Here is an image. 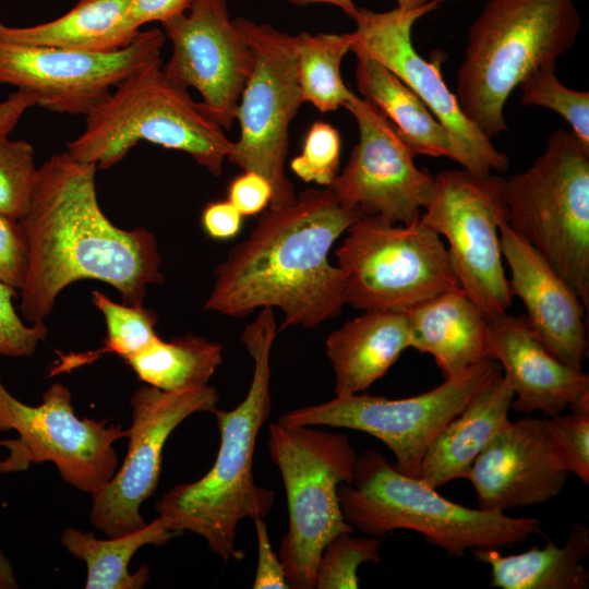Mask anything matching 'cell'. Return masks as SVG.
<instances>
[{
  "label": "cell",
  "instance_id": "obj_1",
  "mask_svg": "<svg viewBox=\"0 0 589 589\" xmlns=\"http://www.w3.org/2000/svg\"><path fill=\"white\" fill-rule=\"evenodd\" d=\"M96 169L68 152L37 169L19 219L28 250L19 310L29 324L44 322L59 293L81 279L109 284L131 305H143L147 287L164 280L154 233L144 227L121 229L101 211Z\"/></svg>",
  "mask_w": 589,
  "mask_h": 589
},
{
  "label": "cell",
  "instance_id": "obj_2",
  "mask_svg": "<svg viewBox=\"0 0 589 589\" xmlns=\"http://www.w3.org/2000/svg\"><path fill=\"white\" fill-rule=\"evenodd\" d=\"M362 216L341 205L328 187L304 190L292 204L268 208L216 267L204 309L243 317L259 308H278L280 329L314 328L337 316L346 304L345 276L328 254Z\"/></svg>",
  "mask_w": 589,
  "mask_h": 589
},
{
  "label": "cell",
  "instance_id": "obj_3",
  "mask_svg": "<svg viewBox=\"0 0 589 589\" xmlns=\"http://www.w3.org/2000/svg\"><path fill=\"white\" fill-rule=\"evenodd\" d=\"M276 335L273 308H262L241 335L253 360L247 396L229 411L213 412L220 433L214 465L199 480L176 484L156 503L158 518L168 530L201 536L225 562L244 557L236 546L239 522L264 518L274 504V492L254 481L253 457L259 432L272 410L269 359Z\"/></svg>",
  "mask_w": 589,
  "mask_h": 589
},
{
  "label": "cell",
  "instance_id": "obj_4",
  "mask_svg": "<svg viewBox=\"0 0 589 589\" xmlns=\"http://www.w3.org/2000/svg\"><path fill=\"white\" fill-rule=\"evenodd\" d=\"M581 19L574 0H489L469 27L456 97L484 136L507 130L509 95L576 43Z\"/></svg>",
  "mask_w": 589,
  "mask_h": 589
},
{
  "label": "cell",
  "instance_id": "obj_5",
  "mask_svg": "<svg viewBox=\"0 0 589 589\" xmlns=\"http://www.w3.org/2000/svg\"><path fill=\"white\" fill-rule=\"evenodd\" d=\"M338 498L354 530L377 538L397 529L413 530L456 557L468 550L510 546L533 534L545 536L539 519L454 503L373 449L358 456L352 482L339 484Z\"/></svg>",
  "mask_w": 589,
  "mask_h": 589
},
{
  "label": "cell",
  "instance_id": "obj_6",
  "mask_svg": "<svg viewBox=\"0 0 589 589\" xmlns=\"http://www.w3.org/2000/svg\"><path fill=\"white\" fill-rule=\"evenodd\" d=\"M85 130L67 145L76 160L108 169L141 141L187 153L220 176L232 141L188 89L173 83L161 62L121 82L86 116Z\"/></svg>",
  "mask_w": 589,
  "mask_h": 589
},
{
  "label": "cell",
  "instance_id": "obj_7",
  "mask_svg": "<svg viewBox=\"0 0 589 589\" xmlns=\"http://www.w3.org/2000/svg\"><path fill=\"white\" fill-rule=\"evenodd\" d=\"M507 225L538 252L589 306V147L556 130L544 152L505 179Z\"/></svg>",
  "mask_w": 589,
  "mask_h": 589
},
{
  "label": "cell",
  "instance_id": "obj_8",
  "mask_svg": "<svg viewBox=\"0 0 589 589\" xmlns=\"http://www.w3.org/2000/svg\"><path fill=\"white\" fill-rule=\"evenodd\" d=\"M267 447L283 478L289 514L278 556L290 588L314 589L326 544L339 533L354 532L344 518L338 486L351 484L358 455L345 434L280 422L269 424Z\"/></svg>",
  "mask_w": 589,
  "mask_h": 589
},
{
  "label": "cell",
  "instance_id": "obj_9",
  "mask_svg": "<svg viewBox=\"0 0 589 589\" xmlns=\"http://www.w3.org/2000/svg\"><path fill=\"white\" fill-rule=\"evenodd\" d=\"M335 252L345 301L362 311H408L459 286L441 236L420 218L409 225L362 216Z\"/></svg>",
  "mask_w": 589,
  "mask_h": 589
},
{
  "label": "cell",
  "instance_id": "obj_10",
  "mask_svg": "<svg viewBox=\"0 0 589 589\" xmlns=\"http://www.w3.org/2000/svg\"><path fill=\"white\" fill-rule=\"evenodd\" d=\"M11 430L17 437L4 440L9 453L0 460V473L52 462L64 482L92 496L113 477L119 465L113 444L128 436V430L106 419L79 417L62 383L50 385L40 405L29 406L5 387L0 374V432Z\"/></svg>",
  "mask_w": 589,
  "mask_h": 589
},
{
  "label": "cell",
  "instance_id": "obj_11",
  "mask_svg": "<svg viewBox=\"0 0 589 589\" xmlns=\"http://www.w3.org/2000/svg\"><path fill=\"white\" fill-rule=\"evenodd\" d=\"M233 21L252 51L253 65L237 109L240 135L227 159L263 176L272 187L269 208H280L297 200L285 170L289 125L303 103L293 36L244 17Z\"/></svg>",
  "mask_w": 589,
  "mask_h": 589
},
{
  "label": "cell",
  "instance_id": "obj_12",
  "mask_svg": "<svg viewBox=\"0 0 589 589\" xmlns=\"http://www.w3.org/2000/svg\"><path fill=\"white\" fill-rule=\"evenodd\" d=\"M433 179L420 220L445 237L459 287L486 318L506 313L513 296L500 242V225L507 221L505 178L462 168Z\"/></svg>",
  "mask_w": 589,
  "mask_h": 589
},
{
  "label": "cell",
  "instance_id": "obj_13",
  "mask_svg": "<svg viewBox=\"0 0 589 589\" xmlns=\"http://www.w3.org/2000/svg\"><path fill=\"white\" fill-rule=\"evenodd\" d=\"M500 372L501 364L490 360L413 397L388 399L360 393L336 396L322 404L293 409L283 414L278 422L368 433L393 452L400 472L416 477L425 452L438 433Z\"/></svg>",
  "mask_w": 589,
  "mask_h": 589
},
{
  "label": "cell",
  "instance_id": "obj_14",
  "mask_svg": "<svg viewBox=\"0 0 589 589\" xmlns=\"http://www.w3.org/2000/svg\"><path fill=\"white\" fill-rule=\"evenodd\" d=\"M165 40V33L158 28L141 31L127 47L110 52L0 40V84L32 94L36 105L48 110L86 116L127 77L160 63Z\"/></svg>",
  "mask_w": 589,
  "mask_h": 589
},
{
  "label": "cell",
  "instance_id": "obj_15",
  "mask_svg": "<svg viewBox=\"0 0 589 589\" xmlns=\"http://www.w3.org/2000/svg\"><path fill=\"white\" fill-rule=\"evenodd\" d=\"M218 402L217 389L208 384L177 392L147 384L137 387L130 398L128 452L110 481L92 496V525L107 537L143 528L140 507L156 491L168 437L191 414L213 413Z\"/></svg>",
  "mask_w": 589,
  "mask_h": 589
},
{
  "label": "cell",
  "instance_id": "obj_16",
  "mask_svg": "<svg viewBox=\"0 0 589 589\" xmlns=\"http://www.w3.org/2000/svg\"><path fill=\"white\" fill-rule=\"evenodd\" d=\"M441 2L430 0L414 10L397 7L385 12L359 8L353 17L356 28L348 35L352 46L366 51L400 79L455 137L465 156L464 169L478 176H489L493 170L504 172L509 166L507 155L466 118L443 79L438 61L425 60L413 47L414 23Z\"/></svg>",
  "mask_w": 589,
  "mask_h": 589
},
{
  "label": "cell",
  "instance_id": "obj_17",
  "mask_svg": "<svg viewBox=\"0 0 589 589\" xmlns=\"http://www.w3.org/2000/svg\"><path fill=\"white\" fill-rule=\"evenodd\" d=\"M345 108L358 124L359 141L328 188L341 205L364 216L400 225L418 220L433 177L416 166L413 152L368 100L354 94Z\"/></svg>",
  "mask_w": 589,
  "mask_h": 589
},
{
  "label": "cell",
  "instance_id": "obj_18",
  "mask_svg": "<svg viewBox=\"0 0 589 589\" xmlns=\"http://www.w3.org/2000/svg\"><path fill=\"white\" fill-rule=\"evenodd\" d=\"M172 53L163 70L177 85L193 87L224 130L236 120L253 56L226 0H192L187 12L163 23Z\"/></svg>",
  "mask_w": 589,
  "mask_h": 589
},
{
  "label": "cell",
  "instance_id": "obj_19",
  "mask_svg": "<svg viewBox=\"0 0 589 589\" xmlns=\"http://www.w3.org/2000/svg\"><path fill=\"white\" fill-rule=\"evenodd\" d=\"M568 476L550 446L544 419L528 418L495 434L466 479L476 491L479 508L504 513L552 500Z\"/></svg>",
  "mask_w": 589,
  "mask_h": 589
},
{
  "label": "cell",
  "instance_id": "obj_20",
  "mask_svg": "<svg viewBox=\"0 0 589 589\" xmlns=\"http://www.w3.org/2000/svg\"><path fill=\"white\" fill-rule=\"evenodd\" d=\"M500 242L510 271V293L522 301L532 332L556 359L582 370L588 340L587 310L581 300L545 257L507 221L500 225Z\"/></svg>",
  "mask_w": 589,
  "mask_h": 589
},
{
  "label": "cell",
  "instance_id": "obj_21",
  "mask_svg": "<svg viewBox=\"0 0 589 589\" xmlns=\"http://www.w3.org/2000/svg\"><path fill=\"white\" fill-rule=\"evenodd\" d=\"M494 360L504 369L516 398L517 412L563 413L589 397V376L551 354L525 315L507 312L490 320Z\"/></svg>",
  "mask_w": 589,
  "mask_h": 589
},
{
  "label": "cell",
  "instance_id": "obj_22",
  "mask_svg": "<svg viewBox=\"0 0 589 589\" xmlns=\"http://www.w3.org/2000/svg\"><path fill=\"white\" fill-rule=\"evenodd\" d=\"M407 313L409 347L431 354L444 378L494 360L490 321L459 286Z\"/></svg>",
  "mask_w": 589,
  "mask_h": 589
},
{
  "label": "cell",
  "instance_id": "obj_23",
  "mask_svg": "<svg viewBox=\"0 0 589 589\" xmlns=\"http://www.w3.org/2000/svg\"><path fill=\"white\" fill-rule=\"evenodd\" d=\"M514 398L508 378L500 372L434 438L416 478L434 489L466 479L490 440L510 423L508 412Z\"/></svg>",
  "mask_w": 589,
  "mask_h": 589
},
{
  "label": "cell",
  "instance_id": "obj_24",
  "mask_svg": "<svg viewBox=\"0 0 589 589\" xmlns=\"http://www.w3.org/2000/svg\"><path fill=\"white\" fill-rule=\"evenodd\" d=\"M407 348H410L407 311L371 310L346 321L326 339L336 396L368 389Z\"/></svg>",
  "mask_w": 589,
  "mask_h": 589
},
{
  "label": "cell",
  "instance_id": "obj_25",
  "mask_svg": "<svg viewBox=\"0 0 589 589\" xmlns=\"http://www.w3.org/2000/svg\"><path fill=\"white\" fill-rule=\"evenodd\" d=\"M356 55V82L365 100L396 129L414 155L447 157L461 167L465 156L455 137L424 103L392 71L363 49Z\"/></svg>",
  "mask_w": 589,
  "mask_h": 589
},
{
  "label": "cell",
  "instance_id": "obj_26",
  "mask_svg": "<svg viewBox=\"0 0 589 589\" xmlns=\"http://www.w3.org/2000/svg\"><path fill=\"white\" fill-rule=\"evenodd\" d=\"M140 32L130 16L129 0H79L60 17L27 27H13L0 22V40L86 52L122 49Z\"/></svg>",
  "mask_w": 589,
  "mask_h": 589
},
{
  "label": "cell",
  "instance_id": "obj_27",
  "mask_svg": "<svg viewBox=\"0 0 589 589\" xmlns=\"http://www.w3.org/2000/svg\"><path fill=\"white\" fill-rule=\"evenodd\" d=\"M491 567V585L501 589H587L589 572L581 562L589 554V530L574 521L563 546L548 539L543 548L502 555L495 548L473 549Z\"/></svg>",
  "mask_w": 589,
  "mask_h": 589
},
{
  "label": "cell",
  "instance_id": "obj_28",
  "mask_svg": "<svg viewBox=\"0 0 589 589\" xmlns=\"http://www.w3.org/2000/svg\"><path fill=\"white\" fill-rule=\"evenodd\" d=\"M176 536L157 517L136 531L108 539L69 527L60 541L68 552L85 563L86 589H141L149 579V568L143 565L130 573L131 558L142 546L161 545Z\"/></svg>",
  "mask_w": 589,
  "mask_h": 589
},
{
  "label": "cell",
  "instance_id": "obj_29",
  "mask_svg": "<svg viewBox=\"0 0 589 589\" xmlns=\"http://www.w3.org/2000/svg\"><path fill=\"white\" fill-rule=\"evenodd\" d=\"M124 361L144 384L177 392L206 385L223 363V347L187 333L168 341L159 337Z\"/></svg>",
  "mask_w": 589,
  "mask_h": 589
},
{
  "label": "cell",
  "instance_id": "obj_30",
  "mask_svg": "<svg viewBox=\"0 0 589 589\" xmlns=\"http://www.w3.org/2000/svg\"><path fill=\"white\" fill-rule=\"evenodd\" d=\"M352 44L348 33L312 35L301 32L293 36L297 77L303 103L312 104L321 112L345 108L354 93L346 86L340 67Z\"/></svg>",
  "mask_w": 589,
  "mask_h": 589
},
{
  "label": "cell",
  "instance_id": "obj_31",
  "mask_svg": "<svg viewBox=\"0 0 589 589\" xmlns=\"http://www.w3.org/2000/svg\"><path fill=\"white\" fill-rule=\"evenodd\" d=\"M92 300L103 313L106 323L107 336L103 347L92 351L60 356L53 363L50 375L89 364L106 353H115L125 360L159 338L155 330L157 322L155 311L144 305L117 303L97 290L92 291Z\"/></svg>",
  "mask_w": 589,
  "mask_h": 589
},
{
  "label": "cell",
  "instance_id": "obj_32",
  "mask_svg": "<svg viewBox=\"0 0 589 589\" xmlns=\"http://www.w3.org/2000/svg\"><path fill=\"white\" fill-rule=\"evenodd\" d=\"M521 104L551 109L563 117L572 132L589 147V93L565 86L555 74V64L543 67L520 85Z\"/></svg>",
  "mask_w": 589,
  "mask_h": 589
},
{
  "label": "cell",
  "instance_id": "obj_33",
  "mask_svg": "<svg viewBox=\"0 0 589 589\" xmlns=\"http://www.w3.org/2000/svg\"><path fill=\"white\" fill-rule=\"evenodd\" d=\"M377 537L359 538L351 532L334 537L324 548L316 569V589H357L361 564L380 561Z\"/></svg>",
  "mask_w": 589,
  "mask_h": 589
},
{
  "label": "cell",
  "instance_id": "obj_34",
  "mask_svg": "<svg viewBox=\"0 0 589 589\" xmlns=\"http://www.w3.org/2000/svg\"><path fill=\"white\" fill-rule=\"evenodd\" d=\"M567 414L544 419L550 446L561 466L589 483V397L582 399Z\"/></svg>",
  "mask_w": 589,
  "mask_h": 589
},
{
  "label": "cell",
  "instance_id": "obj_35",
  "mask_svg": "<svg viewBox=\"0 0 589 589\" xmlns=\"http://www.w3.org/2000/svg\"><path fill=\"white\" fill-rule=\"evenodd\" d=\"M37 169L28 142L0 139V214L17 220L24 215Z\"/></svg>",
  "mask_w": 589,
  "mask_h": 589
},
{
  "label": "cell",
  "instance_id": "obj_36",
  "mask_svg": "<svg viewBox=\"0 0 589 589\" xmlns=\"http://www.w3.org/2000/svg\"><path fill=\"white\" fill-rule=\"evenodd\" d=\"M341 141L329 123L315 121L309 129L302 152L292 158L290 169L304 182L329 187L338 175Z\"/></svg>",
  "mask_w": 589,
  "mask_h": 589
},
{
  "label": "cell",
  "instance_id": "obj_37",
  "mask_svg": "<svg viewBox=\"0 0 589 589\" xmlns=\"http://www.w3.org/2000/svg\"><path fill=\"white\" fill-rule=\"evenodd\" d=\"M17 294L16 289L0 283V357H31L48 333L44 322L29 324L22 317L13 301Z\"/></svg>",
  "mask_w": 589,
  "mask_h": 589
},
{
  "label": "cell",
  "instance_id": "obj_38",
  "mask_svg": "<svg viewBox=\"0 0 589 589\" xmlns=\"http://www.w3.org/2000/svg\"><path fill=\"white\" fill-rule=\"evenodd\" d=\"M27 264V242L20 221L0 214V283L19 291Z\"/></svg>",
  "mask_w": 589,
  "mask_h": 589
},
{
  "label": "cell",
  "instance_id": "obj_39",
  "mask_svg": "<svg viewBox=\"0 0 589 589\" xmlns=\"http://www.w3.org/2000/svg\"><path fill=\"white\" fill-rule=\"evenodd\" d=\"M272 187L260 173L244 171L235 178L228 189V201L242 216L256 215L269 207Z\"/></svg>",
  "mask_w": 589,
  "mask_h": 589
},
{
  "label": "cell",
  "instance_id": "obj_40",
  "mask_svg": "<svg viewBox=\"0 0 589 589\" xmlns=\"http://www.w3.org/2000/svg\"><path fill=\"white\" fill-rule=\"evenodd\" d=\"M257 538V565L253 589H289L285 569L273 550L264 518L253 520Z\"/></svg>",
  "mask_w": 589,
  "mask_h": 589
},
{
  "label": "cell",
  "instance_id": "obj_41",
  "mask_svg": "<svg viewBox=\"0 0 589 589\" xmlns=\"http://www.w3.org/2000/svg\"><path fill=\"white\" fill-rule=\"evenodd\" d=\"M242 218L241 213L228 200L217 201L205 206L202 225L211 238L228 240L239 233Z\"/></svg>",
  "mask_w": 589,
  "mask_h": 589
},
{
  "label": "cell",
  "instance_id": "obj_42",
  "mask_svg": "<svg viewBox=\"0 0 589 589\" xmlns=\"http://www.w3.org/2000/svg\"><path fill=\"white\" fill-rule=\"evenodd\" d=\"M192 0H129V12L134 24L141 28L152 22L166 21L188 11Z\"/></svg>",
  "mask_w": 589,
  "mask_h": 589
},
{
  "label": "cell",
  "instance_id": "obj_43",
  "mask_svg": "<svg viewBox=\"0 0 589 589\" xmlns=\"http://www.w3.org/2000/svg\"><path fill=\"white\" fill-rule=\"evenodd\" d=\"M36 106L32 94L15 91L0 103V139L7 137L20 121L23 113L31 107Z\"/></svg>",
  "mask_w": 589,
  "mask_h": 589
},
{
  "label": "cell",
  "instance_id": "obj_44",
  "mask_svg": "<svg viewBox=\"0 0 589 589\" xmlns=\"http://www.w3.org/2000/svg\"><path fill=\"white\" fill-rule=\"evenodd\" d=\"M19 581L14 567L0 546V589H16Z\"/></svg>",
  "mask_w": 589,
  "mask_h": 589
},
{
  "label": "cell",
  "instance_id": "obj_45",
  "mask_svg": "<svg viewBox=\"0 0 589 589\" xmlns=\"http://www.w3.org/2000/svg\"><path fill=\"white\" fill-rule=\"evenodd\" d=\"M292 4L303 7L315 3H326L341 9L350 17H354L358 9L353 0H289Z\"/></svg>",
  "mask_w": 589,
  "mask_h": 589
},
{
  "label": "cell",
  "instance_id": "obj_46",
  "mask_svg": "<svg viewBox=\"0 0 589 589\" xmlns=\"http://www.w3.org/2000/svg\"><path fill=\"white\" fill-rule=\"evenodd\" d=\"M429 1L430 0H396L397 7L402 10H414L424 5Z\"/></svg>",
  "mask_w": 589,
  "mask_h": 589
},
{
  "label": "cell",
  "instance_id": "obj_47",
  "mask_svg": "<svg viewBox=\"0 0 589 589\" xmlns=\"http://www.w3.org/2000/svg\"><path fill=\"white\" fill-rule=\"evenodd\" d=\"M1 444L3 445V440L0 441V446H1Z\"/></svg>",
  "mask_w": 589,
  "mask_h": 589
}]
</instances>
